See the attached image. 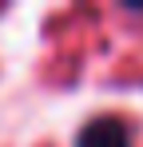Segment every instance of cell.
I'll return each mask as SVG.
<instances>
[{"instance_id": "obj_1", "label": "cell", "mask_w": 143, "mask_h": 147, "mask_svg": "<svg viewBox=\"0 0 143 147\" xmlns=\"http://www.w3.org/2000/svg\"><path fill=\"white\" fill-rule=\"evenodd\" d=\"M76 147H131V127L119 115H99V119L84 123Z\"/></svg>"}]
</instances>
